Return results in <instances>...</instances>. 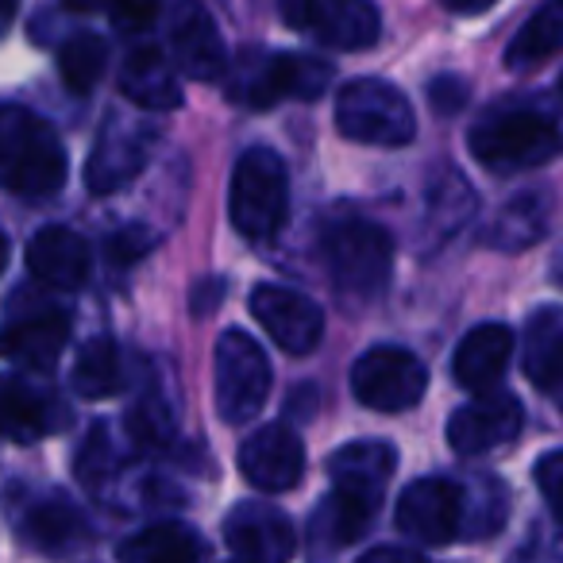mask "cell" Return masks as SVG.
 <instances>
[{
	"mask_svg": "<svg viewBox=\"0 0 563 563\" xmlns=\"http://www.w3.org/2000/svg\"><path fill=\"white\" fill-rule=\"evenodd\" d=\"M120 563H201L205 544L186 525H147L117 548Z\"/></svg>",
	"mask_w": 563,
	"mask_h": 563,
	"instance_id": "obj_24",
	"label": "cell"
},
{
	"mask_svg": "<svg viewBox=\"0 0 563 563\" xmlns=\"http://www.w3.org/2000/svg\"><path fill=\"white\" fill-rule=\"evenodd\" d=\"M112 20H117L120 27H140V24H147V20H155L158 16V9H151V4H140V9H112L109 12Z\"/></svg>",
	"mask_w": 563,
	"mask_h": 563,
	"instance_id": "obj_40",
	"label": "cell"
},
{
	"mask_svg": "<svg viewBox=\"0 0 563 563\" xmlns=\"http://www.w3.org/2000/svg\"><path fill=\"white\" fill-rule=\"evenodd\" d=\"M544 217H548V201L540 194H525L517 201H509L498 212L490 228H486V243L501 251H521L529 243H537L544 235Z\"/></svg>",
	"mask_w": 563,
	"mask_h": 563,
	"instance_id": "obj_29",
	"label": "cell"
},
{
	"mask_svg": "<svg viewBox=\"0 0 563 563\" xmlns=\"http://www.w3.org/2000/svg\"><path fill=\"white\" fill-rule=\"evenodd\" d=\"M224 540L243 563H286L294 555V525L271 501H240L224 517Z\"/></svg>",
	"mask_w": 563,
	"mask_h": 563,
	"instance_id": "obj_14",
	"label": "cell"
},
{
	"mask_svg": "<svg viewBox=\"0 0 563 563\" xmlns=\"http://www.w3.org/2000/svg\"><path fill=\"white\" fill-rule=\"evenodd\" d=\"M117 471H120V455H117V448H112L109 424H93L78 452V483L86 486V490H104V486L117 478Z\"/></svg>",
	"mask_w": 563,
	"mask_h": 563,
	"instance_id": "obj_32",
	"label": "cell"
},
{
	"mask_svg": "<svg viewBox=\"0 0 563 563\" xmlns=\"http://www.w3.org/2000/svg\"><path fill=\"white\" fill-rule=\"evenodd\" d=\"M398 529L417 544H452L463 521V490L448 478H417L398 498Z\"/></svg>",
	"mask_w": 563,
	"mask_h": 563,
	"instance_id": "obj_12",
	"label": "cell"
},
{
	"mask_svg": "<svg viewBox=\"0 0 563 563\" xmlns=\"http://www.w3.org/2000/svg\"><path fill=\"white\" fill-rule=\"evenodd\" d=\"M4 266H9V235L0 232V274H4Z\"/></svg>",
	"mask_w": 563,
	"mask_h": 563,
	"instance_id": "obj_42",
	"label": "cell"
},
{
	"mask_svg": "<svg viewBox=\"0 0 563 563\" xmlns=\"http://www.w3.org/2000/svg\"><path fill=\"white\" fill-rule=\"evenodd\" d=\"M444 9L455 12V16H483V12L494 9V0H444Z\"/></svg>",
	"mask_w": 563,
	"mask_h": 563,
	"instance_id": "obj_41",
	"label": "cell"
},
{
	"mask_svg": "<svg viewBox=\"0 0 563 563\" xmlns=\"http://www.w3.org/2000/svg\"><path fill=\"white\" fill-rule=\"evenodd\" d=\"M220 298H224V282H220V278H201L194 286V298H189V306H194L197 317H209L212 309H217Z\"/></svg>",
	"mask_w": 563,
	"mask_h": 563,
	"instance_id": "obj_37",
	"label": "cell"
},
{
	"mask_svg": "<svg viewBox=\"0 0 563 563\" xmlns=\"http://www.w3.org/2000/svg\"><path fill=\"white\" fill-rule=\"evenodd\" d=\"M398 467V452L386 440H352L329 455V478L332 490L355 494L383 506V490Z\"/></svg>",
	"mask_w": 563,
	"mask_h": 563,
	"instance_id": "obj_18",
	"label": "cell"
},
{
	"mask_svg": "<svg viewBox=\"0 0 563 563\" xmlns=\"http://www.w3.org/2000/svg\"><path fill=\"white\" fill-rule=\"evenodd\" d=\"M89 243L70 228H43L27 243V271L55 290H78L89 278Z\"/></svg>",
	"mask_w": 563,
	"mask_h": 563,
	"instance_id": "obj_19",
	"label": "cell"
},
{
	"mask_svg": "<svg viewBox=\"0 0 563 563\" xmlns=\"http://www.w3.org/2000/svg\"><path fill=\"white\" fill-rule=\"evenodd\" d=\"M514 355V332L498 321L475 324L467 336L460 340L452 360V378L463 390H490L501 375H506V363Z\"/></svg>",
	"mask_w": 563,
	"mask_h": 563,
	"instance_id": "obj_20",
	"label": "cell"
},
{
	"mask_svg": "<svg viewBox=\"0 0 563 563\" xmlns=\"http://www.w3.org/2000/svg\"><path fill=\"white\" fill-rule=\"evenodd\" d=\"M290 212V178L286 163L271 147H251L240 155L228 186V217L243 240H271Z\"/></svg>",
	"mask_w": 563,
	"mask_h": 563,
	"instance_id": "obj_3",
	"label": "cell"
},
{
	"mask_svg": "<svg viewBox=\"0 0 563 563\" xmlns=\"http://www.w3.org/2000/svg\"><path fill=\"white\" fill-rule=\"evenodd\" d=\"M475 212V194L467 189V181L455 170H444V181L429 189V224H432V240H444L452 235L463 220Z\"/></svg>",
	"mask_w": 563,
	"mask_h": 563,
	"instance_id": "obj_31",
	"label": "cell"
},
{
	"mask_svg": "<svg viewBox=\"0 0 563 563\" xmlns=\"http://www.w3.org/2000/svg\"><path fill=\"white\" fill-rule=\"evenodd\" d=\"M143 163H147V147L140 135L124 132V128H109L86 163V186L93 194H112L124 181H132L143 170Z\"/></svg>",
	"mask_w": 563,
	"mask_h": 563,
	"instance_id": "obj_23",
	"label": "cell"
},
{
	"mask_svg": "<svg viewBox=\"0 0 563 563\" xmlns=\"http://www.w3.org/2000/svg\"><path fill=\"white\" fill-rule=\"evenodd\" d=\"M66 424L63 401L20 375H0V437L12 444H35Z\"/></svg>",
	"mask_w": 563,
	"mask_h": 563,
	"instance_id": "obj_16",
	"label": "cell"
},
{
	"mask_svg": "<svg viewBox=\"0 0 563 563\" xmlns=\"http://www.w3.org/2000/svg\"><path fill=\"white\" fill-rule=\"evenodd\" d=\"M66 181V147L58 132L24 104L0 101V189L16 197H51Z\"/></svg>",
	"mask_w": 563,
	"mask_h": 563,
	"instance_id": "obj_1",
	"label": "cell"
},
{
	"mask_svg": "<svg viewBox=\"0 0 563 563\" xmlns=\"http://www.w3.org/2000/svg\"><path fill=\"white\" fill-rule=\"evenodd\" d=\"M467 147L486 170L521 174L552 163L560 151V132L555 120L537 109H498L471 128Z\"/></svg>",
	"mask_w": 563,
	"mask_h": 563,
	"instance_id": "obj_2",
	"label": "cell"
},
{
	"mask_svg": "<svg viewBox=\"0 0 563 563\" xmlns=\"http://www.w3.org/2000/svg\"><path fill=\"white\" fill-rule=\"evenodd\" d=\"M212 394L228 424H251L271 398V360L243 329H228L212 352Z\"/></svg>",
	"mask_w": 563,
	"mask_h": 563,
	"instance_id": "obj_6",
	"label": "cell"
},
{
	"mask_svg": "<svg viewBox=\"0 0 563 563\" xmlns=\"http://www.w3.org/2000/svg\"><path fill=\"white\" fill-rule=\"evenodd\" d=\"M360 563H429V560L421 552H413V548L383 544V548H371L367 555H360Z\"/></svg>",
	"mask_w": 563,
	"mask_h": 563,
	"instance_id": "obj_38",
	"label": "cell"
},
{
	"mask_svg": "<svg viewBox=\"0 0 563 563\" xmlns=\"http://www.w3.org/2000/svg\"><path fill=\"white\" fill-rule=\"evenodd\" d=\"M228 563H243V560H228Z\"/></svg>",
	"mask_w": 563,
	"mask_h": 563,
	"instance_id": "obj_43",
	"label": "cell"
},
{
	"mask_svg": "<svg viewBox=\"0 0 563 563\" xmlns=\"http://www.w3.org/2000/svg\"><path fill=\"white\" fill-rule=\"evenodd\" d=\"M128 429H132L135 444L143 448H163L174 440V413L158 394H147L140 406L128 413Z\"/></svg>",
	"mask_w": 563,
	"mask_h": 563,
	"instance_id": "obj_33",
	"label": "cell"
},
{
	"mask_svg": "<svg viewBox=\"0 0 563 563\" xmlns=\"http://www.w3.org/2000/svg\"><path fill=\"white\" fill-rule=\"evenodd\" d=\"M378 514V501L355 498V494L332 490L313 514V544L321 548H344L367 532L371 517Z\"/></svg>",
	"mask_w": 563,
	"mask_h": 563,
	"instance_id": "obj_27",
	"label": "cell"
},
{
	"mask_svg": "<svg viewBox=\"0 0 563 563\" xmlns=\"http://www.w3.org/2000/svg\"><path fill=\"white\" fill-rule=\"evenodd\" d=\"M467 81L463 78H455V74H444V78H437L429 86V101H432V109L437 112H444V117H455V112L467 104Z\"/></svg>",
	"mask_w": 563,
	"mask_h": 563,
	"instance_id": "obj_36",
	"label": "cell"
},
{
	"mask_svg": "<svg viewBox=\"0 0 563 563\" xmlns=\"http://www.w3.org/2000/svg\"><path fill=\"white\" fill-rule=\"evenodd\" d=\"M70 340V313L55 301H32L16 309L0 329V360L27 371H51Z\"/></svg>",
	"mask_w": 563,
	"mask_h": 563,
	"instance_id": "obj_10",
	"label": "cell"
},
{
	"mask_svg": "<svg viewBox=\"0 0 563 563\" xmlns=\"http://www.w3.org/2000/svg\"><path fill=\"white\" fill-rule=\"evenodd\" d=\"M70 386L78 398L104 401L117 398L124 390V360H120V347L104 336H93L89 344H81L78 360L70 371Z\"/></svg>",
	"mask_w": 563,
	"mask_h": 563,
	"instance_id": "obj_26",
	"label": "cell"
},
{
	"mask_svg": "<svg viewBox=\"0 0 563 563\" xmlns=\"http://www.w3.org/2000/svg\"><path fill=\"white\" fill-rule=\"evenodd\" d=\"M332 63L301 51H278V55H263L258 66H243V74L235 78L232 97L247 109H271L278 101H317L329 93Z\"/></svg>",
	"mask_w": 563,
	"mask_h": 563,
	"instance_id": "obj_7",
	"label": "cell"
},
{
	"mask_svg": "<svg viewBox=\"0 0 563 563\" xmlns=\"http://www.w3.org/2000/svg\"><path fill=\"white\" fill-rule=\"evenodd\" d=\"M251 313L263 324V332L290 355H309L317 352L324 336V313L313 298L290 290V286H274L263 282L251 290Z\"/></svg>",
	"mask_w": 563,
	"mask_h": 563,
	"instance_id": "obj_11",
	"label": "cell"
},
{
	"mask_svg": "<svg viewBox=\"0 0 563 563\" xmlns=\"http://www.w3.org/2000/svg\"><path fill=\"white\" fill-rule=\"evenodd\" d=\"M509 563H555V548L548 544V540H537V537H532L529 544H525L521 552H517Z\"/></svg>",
	"mask_w": 563,
	"mask_h": 563,
	"instance_id": "obj_39",
	"label": "cell"
},
{
	"mask_svg": "<svg viewBox=\"0 0 563 563\" xmlns=\"http://www.w3.org/2000/svg\"><path fill=\"white\" fill-rule=\"evenodd\" d=\"M240 475L255 490L282 494L306 478V444L290 424H263L240 444Z\"/></svg>",
	"mask_w": 563,
	"mask_h": 563,
	"instance_id": "obj_13",
	"label": "cell"
},
{
	"mask_svg": "<svg viewBox=\"0 0 563 563\" xmlns=\"http://www.w3.org/2000/svg\"><path fill=\"white\" fill-rule=\"evenodd\" d=\"M120 93L147 112H170L181 104V86L170 58L158 47H135L120 70Z\"/></svg>",
	"mask_w": 563,
	"mask_h": 563,
	"instance_id": "obj_21",
	"label": "cell"
},
{
	"mask_svg": "<svg viewBox=\"0 0 563 563\" xmlns=\"http://www.w3.org/2000/svg\"><path fill=\"white\" fill-rule=\"evenodd\" d=\"M24 537H27V544L47 555H70L89 544V525L78 509L55 498V501H43V506H35L32 514H27Z\"/></svg>",
	"mask_w": 563,
	"mask_h": 563,
	"instance_id": "obj_25",
	"label": "cell"
},
{
	"mask_svg": "<svg viewBox=\"0 0 563 563\" xmlns=\"http://www.w3.org/2000/svg\"><path fill=\"white\" fill-rule=\"evenodd\" d=\"M104 66H109V43L93 32L70 35V40L63 43V51H58V74H63V81L70 86V93H78V97H86L89 89L101 81Z\"/></svg>",
	"mask_w": 563,
	"mask_h": 563,
	"instance_id": "obj_30",
	"label": "cell"
},
{
	"mask_svg": "<svg viewBox=\"0 0 563 563\" xmlns=\"http://www.w3.org/2000/svg\"><path fill=\"white\" fill-rule=\"evenodd\" d=\"M324 266L332 274V286L347 298H378L390 282L394 240L386 228L371 224L363 217H347L324 228L321 240Z\"/></svg>",
	"mask_w": 563,
	"mask_h": 563,
	"instance_id": "obj_4",
	"label": "cell"
},
{
	"mask_svg": "<svg viewBox=\"0 0 563 563\" xmlns=\"http://www.w3.org/2000/svg\"><path fill=\"white\" fill-rule=\"evenodd\" d=\"M521 432V401L514 394H483L448 417V444L455 455H486Z\"/></svg>",
	"mask_w": 563,
	"mask_h": 563,
	"instance_id": "obj_15",
	"label": "cell"
},
{
	"mask_svg": "<svg viewBox=\"0 0 563 563\" xmlns=\"http://www.w3.org/2000/svg\"><path fill=\"white\" fill-rule=\"evenodd\" d=\"M537 486H540V494H544V501H548V514L560 521V514H563V506H560V486H563V455L560 452H544L540 455V463H537Z\"/></svg>",
	"mask_w": 563,
	"mask_h": 563,
	"instance_id": "obj_35",
	"label": "cell"
},
{
	"mask_svg": "<svg viewBox=\"0 0 563 563\" xmlns=\"http://www.w3.org/2000/svg\"><path fill=\"white\" fill-rule=\"evenodd\" d=\"M560 43H563V9L560 4H544V9L509 40L506 66L514 74H525V70H532V66L548 63V58L560 51Z\"/></svg>",
	"mask_w": 563,
	"mask_h": 563,
	"instance_id": "obj_28",
	"label": "cell"
},
{
	"mask_svg": "<svg viewBox=\"0 0 563 563\" xmlns=\"http://www.w3.org/2000/svg\"><path fill=\"white\" fill-rule=\"evenodd\" d=\"M170 51H174V74L194 81H220L228 70V55L212 16L201 4H181L170 20Z\"/></svg>",
	"mask_w": 563,
	"mask_h": 563,
	"instance_id": "obj_17",
	"label": "cell"
},
{
	"mask_svg": "<svg viewBox=\"0 0 563 563\" xmlns=\"http://www.w3.org/2000/svg\"><path fill=\"white\" fill-rule=\"evenodd\" d=\"M155 243H158V235L151 232L147 224H128L109 240V255H112V263L128 266V263H140Z\"/></svg>",
	"mask_w": 563,
	"mask_h": 563,
	"instance_id": "obj_34",
	"label": "cell"
},
{
	"mask_svg": "<svg viewBox=\"0 0 563 563\" xmlns=\"http://www.w3.org/2000/svg\"><path fill=\"white\" fill-rule=\"evenodd\" d=\"M429 390V371L413 352L394 344H378L363 352L352 367V394L378 413H406Z\"/></svg>",
	"mask_w": 563,
	"mask_h": 563,
	"instance_id": "obj_8",
	"label": "cell"
},
{
	"mask_svg": "<svg viewBox=\"0 0 563 563\" xmlns=\"http://www.w3.org/2000/svg\"><path fill=\"white\" fill-rule=\"evenodd\" d=\"M525 375L532 386L555 398L563 375V317L555 306L532 309L529 329H525Z\"/></svg>",
	"mask_w": 563,
	"mask_h": 563,
	"instance_id": "obj_22",
	"label": "cell"
},
{
	"mask_svg": "<svg viewBox=\"0 0 563 563\" xmlns=\"http://www.w3.org/2000/svg\"><path fill=\"white\" fill-rule=\"evenodd\" d=\"M336 128L363 147H406L417 135L409 97L383 78H352L336 93Z\"/></svg>",
	"mask_w": 563,
	"mask_h": 563,
	"instance_id": "obj_5",
	"label": "cell"
},
{
	"mask_svg": "<svg viewBox=\"0 0 563 563\" xmlns=\"http://www.w3.org/2000/svg\"><path fill=\"white\" fill-rule=\"evenodd\" d=\"M282 20L332 51H367L383 35L378 9L367 0H290L282 4Z\"/></svg>",
	"mask_w": 563,
	"mask_h": 563,
	"instance_id": "obj_9",
	"label": "cell"
}]
</instances>
